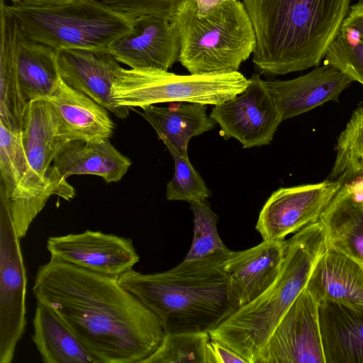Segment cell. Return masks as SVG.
<instances>
[{
	"label": "cell",
	"mask_w": 363,
	"mask_h": 363,
	"mask_svg": "<svg viewBox=\"0 0 363 363\" xmlns=\"http://www.w3.org/2000/svg\"><path fill=\"white\" fill-rule=\"evenodd\" d=\"M32 291L99 363H143L164 337L157 316L118 277L50 258L38 267Z\"/></svg>",
	"instance_id": "6da1fadb"
},
{
	"label": "cell",
	"mask_w": 363,
	"mask_h": 363,
	"mask_svg": "<svg viewBox=\"0 0 363 363\" xmlns=\"http://www.w3.org/2000/svg\"><path fill=\"white\" fill-rule=\"evenodd\" d=\"M252 21L255 69L282 75L318 66L340 31L350 0H242Z\"/></svg>",
	"instance_id": "7a4b0ae2"
},
{
	"label": "cell",
	"mask_w": 363,
	"mask_h": 363,
	"mask_svg": "<svg viewBox=\"0 0 363 363\" xmlns=\"http://www.w3.org/2000/svg\"><path fill=\"white\" fill-rule=\"evenodd\" d=\"M229 252L183 260L162 272L131 269L118 280L157 316L164 333L209 332L239 308L223 269Z\"/></svg>",
	"instance_id": "3957f363"
},
{
	"label": "cell",
	"mask_w": 363,
	"mask_h": 363,
	"mask_svg": "<svg viewBox=\"0 0 363 363\" xmlns=\"http://www.w3.org/2000/svg\"><path fill=\"white\" fill-rule=\"evenodd\" d=\"M328 246L319 220L294 233L286 240L284 257L273 284L211 330V340L230 348L247 363H256L275 328L306 287Z\"/></svg>",
	"instance_id": "277c9868"
},
{
	"label": "cell",
	"mask_w": 363,
	"mask_h": 363,
	"mask_svg": "<svg viewBox=\"0 0 363 363\" xmlns=\"http://www.w3.org/2000/svg\"><path fill=\"white\" fill-rule=\"evenodd\" d=\"M172 19L180 38L178 60L190 74L236 72L255 50V29L240 0L204 16L194 0H184Z\"/></svg>",
	"instance_id": "5b68a950"
},
{
	"label": "cell",
	"mask_w": 363,
	"mask_h": 363,
	"mask_svg": "<svg viewBox=\"0 0 363 363\" xmlns=\"http://www.w3.org/2000/svg\"><path fill=\"white\" fill-rule=\"evenodd\" d=\"M28 38L56 50H108L133 28L135 17L100 0H72L48 5H7Z\"/></svg>",
	"instance_id": "8992f818"
},
{
	"label": "cell",
	"mask_w": 363,
	"mask_h": 363,
	"mask_svg": "<svg viewBox=\"0 0 363 363\" xmlns=\"http://www.w3.org/2000/svg\"><path fill=\"white\" fill-rule=\"evenodd\" d=\"M249 79L238 71L177 74L154 68H121L112 86L118 106L144 107L165 102L220 105L243 92Z\"/></svg>",
	"instance_id": "52a82bcc"
},
{
	"label": "cell",
	"mask_w": 363,
	"mask_h": 363,
	"mask_svg": "<svg viewBox=\"0 0 363 363\" xmlns=\"http://www.w3.org/2000/svg\"><path fill=\"white\" fill-rule=\"evenodd\" d=\"M20 240L0 206V363L13 361L26 330L27 277Z\"/></svg>",
	"instance_id": "ba28073f"
},
{
	"label": "cell",
	"mask_w": 363,
	"mask_h": 363,
	"mask_svg": "<svg viewBox=\"0 0 363 363\" xmlns=\"http://www.w3.org/2000/svg\"><path fill=\"white\" fill-rule=\"evenodd\" d=\"M209 116L225 139L235 138L243 148L270 144L283 121L266 82L257 74L249 79L243 92L214 106Z\"/></svg>",
	"instance_id": "9c48e42d"
},
{
	"label": "cell",
	"mask_w": 363,
	"mask_h": 363,
	"mask_svg": "<svg viewBox=\"0 0 363 363\" xmlns=\"http://www.w3.org/2000/svg\"><path fill=\"white\" fill-rule=\"evenodd\" d=\"M342 184L328 179L315 184L279 188L264 204L255 229L263 240H284L287 235L318 222Z\"/></svg>",
	"instance_id": "30bf717a"
},
{
	"label": "cell",
	"mask_w": 363,
	"mask_h": 363,
	"mask_svg": "<svg viewBox=\"0 0 363 363\" xmlns=\"http://www.w3.org/2000/svg\"><path fill=\"white\" fill-rule=\"evenodd\" d=\"M256 363H325L319 303L306 288L284 315Z\"/></svg>",
	"instance_id": "8fae6325"
},
{
	"label": "cell",
	"mask_w": 363,
	"mask_h": 363,
	"mask_svg": "<svg viewBox=\"0 0 363 363\" xmlns=\"http://www.w3.org/2000/svg\"><path fill=\"white\" fill-rule=\"evenodd\" d=\"M46 247L50 258L113 277L140 260L131 239L91 230L49 237Z\"/></svg>",
	"instance_id": "7c38bea8"
},
{
	"label": "cell",
	"mask_w": 363,
	"mask_h": 363,
	"mask_svg": "<svg viewBox=\"0 0 363 363\" xmlns=\"http://www.w3.org/2000/svg\"><path fill=\"white\" fill-rule=\"evenodd\" d=\"M60 79L70 87L89 96L117 118L125 119L130 108L118 106L112 86L122 68L108 50L63 48L57 50Z\"/></svg>",
	"instance_id": "4fadbf2b"
},
{
	"label": "cell",
	"mask_w": 363,
	"mask_h": 363,
	"mask_svg": "<svg viewBox=\"0 0 363 363\" xmlns=\"http://www.w3.org/2000/svg\"><path fill=\"white\" fill-rule=\"evenodd\" d=\"M108 50L119 62L130 68L168 70L179 58V34L173 19L135 17L132 30Z\"/></svg>",
	"instance_id": "5bb4252c"
},
{
	"label": "cell",
	"mask_w": 363,
	"mask_h": 363,
	"mask_svg": "<svg viewBox=\"0 0 363 363\" xmlns=\"http://www.w3.org/2000/svg\"><path fill=\"white\" fill-rule=\"evenodd\" d=\"M286 240H263L241 250H230L224 262L230 292L238 307L262 294L277 277L284 257Z\"/></svg>",
	"instance_id": "9a60e30c"
},
{
	"label": "cell",
	"mask_w": 363,
	"mask_h": 363,
	"mask_svg": "<svg viewBox=\"0 0 363 363\" xmlns=\"http://www.w3.org/2000/svg\"><path fill=\"white\" fill-rule=\"evenodd\" d=\"M282 121L308 112L328 101H337L353 81L324 63L299 77L265 81Z\"/></svg>",
	"instance_id": "2e32d148"
},
{
	"label": "cell",
	"mask_w": 363,
	"mask_h": 363,
	"mask_svg": "<svg viewBox=\"0 0 363 363\" xmlns=\"http://www.w3.org/2000/svg\"><path fill=\"white\" fill-rule=\"evenodd\" d=\"M57 116L59 132L67 143L109 139L115 125L108 110L61 79L48 97Z\"/></svg>",
	"instance_id": "e0dca14e"
},
{
	"label": "cell",
	"mask_w": 363,
	"mask_h": 363,
	"mask_svg": "<svg viewBox=\"0 0 363 363\" xmlns=\"http://www.w3.org/2000/svg\"><path fill=\"white\" fill-rule=\"evenodd\" d=\"M306 288L319 304L334 303L363 308V266L328 245L315 264Z\"/></svg>",
	"instance_id": "ac0fdd59"
},
{
	"label": "cell",
	"mask_w": 363,
	"mask_h": 363,
	"mask_svg": "<svg viewBox=\"0 0 363 363\" xmlns=\"http://www.w3.org/2000/svg\"><path fill=\"white\" fill-rule=\"evenodd\" d=\"M328 244L363 266V176L344 183L320 216Z\"/></svg>",
	"instance_id": "d6986e66"
},
{
	"label": "cell",
	"mask_w": 363,
	"mask_h": 363,
	"mask_svg": "<svg viewBox=\"0 0 363 363\" xmlns=\"http://www.w3.org/2000/svg\"><path fill=\"white\" fill-rule=\"evenodd\" d=\"M167 107L149 105L142 107L140 115L152 126L170 154L188 157V145L194 136L215 128L207 116L205 104L170 102Z\"/></svg>",
	"instance_id": "ffe728a7"
},
{
	"label": "cell",
	"mask_w": 363,
	"mask_h": 363,
	"mask_svg": "<svg viewBox=\"0 0 363 363\" xmlns=\"http://www.w3.org/2000/svg\"><path fill=\"white\" fill-rule=\"evenodd\" d=\"M131 164V160L106 139L66 143L55 157L52 167L66 179L74 174H91L112 183L119 182Z\"/></svg>",
	"instance_id": "44dd1931"
},
{
	"label": "cell",
	"mask_w": 363,
	"mask_h": 363,
	"mask_svg": "<svg viewBox=\"0 0 363 363\" xmlns=\"http://www.w3.org/2000/svg\"><path fill=\"white\" fill-rule=\"evenodd\" d=\"M319 323L325 363H363V308L321 303Z\"/></svg>",
	"instance_id": "7402d4cb"
},
{
	"label": "cell",
	"mask_w": 363,
	"mask_h": 363,
	"mask_svg": "<svg viewBox=\"0 0 363 363\" xmlns=\"http://www.w3.org/2000/svg\"><path fill=\"white\" fill-rule=\"evenodd\" d=\"M21 131L31 167L41 177H47L55 157L67 143L60 134L57 116L48 98L27 104Z\"/></svg>",
	"instance_id": "603a6c76"
},
{
	"label": "cell",
	"mask_w": 363,
	"mask_h": 363,
	"mask_svg": "<svg viewBox=\"0 0 363 363\" xmlns=\"http://www.w3.org/2000/svg\"><path fill=\"white\" fill-rule=\"evenodd\" d=\"M0 121L21 128L26 106L20 90L17 63L23 32L4 0L0 2Z\"/></svg>",
	"instance_id": "cb8c5ba5"
},
{
	"label": "cell",
	"mask_w": 363,
	"mask_h": 363,
	"mask_svg": "<svg viewBox=\"0 0 363 363\" xmlns=\"http://www.w3.org/2000/svg\"><path fill=\"white\" fill-rule=\"evenodd\" d=\"M33 324L32 340L44 363H99L46 304L37 301Z\"/></svg>",
	"instance_id": "d4e9b609"
},
{
	"label": "cell",
	"mask_w": 363,
	"mask_h": 363,
	"mask_svg": "<svg viewBox=\"0 0 363 363\" xmlns=\"http://www.w3.org/2000/svg\"><path fill=\"white\" fill-rule=\"evenodd\" d=\"M17 72L20 90L26 105L31 101L48 98L60 80L57 50L31 40L23 33Z\"/></svg>",
	"instance_id": "484cf974"
},
{
	"label": "cell",
	"mask_w": 363,
	"mask_h": 363,
	"mask_svg": "<svg viewBox=\"0 0 363 363\" xmlns=\"http://www.w3.org/2000/svg\"><path fill=\"white\" fill-rule=\"evenodd\" d=\"M53 174L52 169L47 177L36 173L26 154L21 128L0 121V194L9 196L19 189H42Z\"/></svg>",
	"instance_id": "4316f807"
},
{
	"label": "cell",
	"mask_w": 363,
	"mask_h": 363,
	"mask_svg": "<svg viewBox=\"0 0 363 363\" xmlns=\"http://www.w3.org/2000/svg\"><path fill=\"white\" fill-rule=\"evenodd\" d=\"M330 179L342 184L363 176V102L353 111L337 138Z\"/></svg>",
	"instance_id": "83f0119b"
},
{
	"label": "cell",
	"mask_w": 363,
	"mask_h": 363,
	"mask_svg": "<svg viewBox=\"0 0 363 363\" xmlns=\"http://www.w3.org/2000/svg\"><path fill=\"white\" fill-rule=\"evenodd\" d=\"M53 195L69 201L74 197L75 191L66 179L57 175L48 187L38 194L11 198L0 195V206L5 208L9 213L20 239L26 236L33 220Z\"/></svg>",
	"instance_id": "f1b7e54d"
},
{
	"label": "cell",
	"mask_w": 363,
	"mask_h": 363,
	"mask_svg": "<svg viewBox=\"0 0 363 363\" xmlns=\"http://www.w3.org/2000/svg\"><path fill=\"white\" fill-rule=\"evenodd\" d=\"M208 332L164 333L157 349L143 363H208Z\"/></svg>",
	"instance_id": "f546056e"
},
{
	"label": "cell",
	"mask_w": 363,
	"mask_h": 363,
	"mask_svg": "<svg viewBox=\"0 0 363 363\" xmlns=\"http://www.w3.org/2000/svg\"><path fill=\"white\" fill-rule=\"evenodd\" d=\"M194 213V235L191 245L184 260L201 259L230 250L222 241L218 230V215L211 208L207 200L190 203Z\"/></svg>",
	"instance_id": "4dcf8cb0"
},
{
	"label": "cell",
	"mask_w": 363,
	"mask_h": 363,
	"mask_svg": "<svg viewBox=\"0 0 363 363\" xmlns=\"http://www.w3.org/2000/svg\"><path fill=\"white\" fill-rule=\"evenodd\" d=\"M324 63L363 85V40L351 31L340 29L325 53Z\"/></svg>",
	"instance_id": "1f68e13d"
},
{
	"label": "cell",
	"mask_w": 363,
	"mask_h": 363,
	"mask_svg": "<svg viewBox=\"0 0 363 363\" xmlns=\"http://www.w3.org/2000/svg\"><path fill=\"white\" fill-rule=\"evenodd\" d=\"M172 156L174 162V173L167 184V199L189 203L207 200L211 196V191L192 166L189 157H181L175 154Z\"/></svg>",
	"instance_id": "d6a6232c"
},
{
	"label": "cell",
	"mask_w": 363,
	"mask_h": 363,
	"mask_svg": "<svg viewBox=\"0 0 363 363\" xmlns=\"http://www.w3.org/2000/svg\"><path fill=\"white\" fill-rule=\"evenodd\" d=\"M111 8L139 17L152 16L172 19L184 0H100Z\"/></svg>",
	"instance_id": "836d02e7"
},
{
	"label": "cell",
	"mask_w": 363,
	"mask_h": 363,
	"mask_svg": "<svg viewBox=\"0 0 363 363\" xmlns=\"http://www.w3.org/2000/svg\"><path fill=\"white\" fill-rule=\"evenodd\" d=\"M207 357L208 363H247L230 348L213 340L207 345Z\"/></svg>",
	"instance_id": "e575fe53"
},
{
	"label": "cell",
	"mask_w": 363,
	"mask_h": 363,
	"mask_svg": "<svg viewBox=\"0 0 363 363\" xmlns=\"http://www.w3.org/2000/svg\"><path fill=\"white\" fill-rule=\"evenodd\" d=\"M341 29L351 31L363 40V0L350 6Z\"/></svg>",
	"instance_id": "d590c367"
},
{
	"label": "cell",
	"mask_w": 363,
	"mask_h": 363,
	"mask_svg": "<svg viewBox=\"0 0 363 363\" xmlns=\"http://www.w3.org/2000/svg\"><path fill=\"white\" fill-rule=\"evenodd\" d=\"M230 0H194L198 16H204Z\"/></svg>",
	"instance_id": "8d00e7d4"
},
{
	"label": "cell",
	"mask_w": 363,
	"mask_h": 363,
	"mask_svg": "<svg viewBox=\"0 0 363 363\" xmlns=\"http://www.w3.org/2000/svg\"><path fill=\"white\" fill-rule=\"evenodd\" d=\"M72 0H23L21 2L28 4L48 5L60 4Z\"/></svg>",
	"instance_id": "74e56055"
},
{
	"label": "cell",
	"mask_w": 363,
	"mask_h": 363,
	"mask_svg": "<svg viewBox=\"0 0 363 363\" xmlns=\"http://www.w3.org/2000/svg\"><path fill=\"white\" fill-rule=\"evenodd\" d=\"M13 3H18L23 1V0H11Z\"/></svg>",
	"instance_id": "f35d334b"
}]
</instances>
